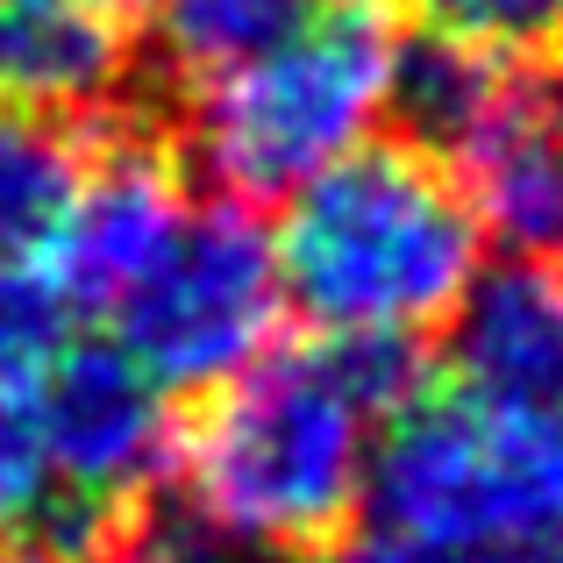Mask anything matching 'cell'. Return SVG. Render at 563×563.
Segmentation results:
<instances>
[{"mask_svg":"<svg viewBox=\"0 0 563 563\" xmlns=\"http://www.w3.org/2000/svg\"><path fill=\"white\" fill-rule=\"evenodd\" d=\"M157 22H151V57L157 65L143 71L151 93L186 100L192 86L221 79V71L250 65V57L278 51L321 0H151Z\"/></svg>","mask_w":563,"mask_h":563,"instance_id":"obj_11","label":"cell"},{"mask_svg":"<svg viewBox=\"0 0 563 563\" xmlns=\"http://www.w3.org/2000/svg\"><path fill=\"white\" fill-rule=\"evenodd\" d=\"M542 563H563V542H556V550H550V556H542Z\"/></svg>","mask_w":563,"mask_h":563,"instance_id":"obj_19","label":"cell"},{"mask_svg":"<svg viewBox=\"0 0 563 563\" xmlns=\"http://www.w3.org/2000/svg\"><path fill=\"white\" fill-rule=\"evenodd\" d=\"M372 399L335 343L264 350L172 421V471L186 507L257 556L314 563L350 536L372 471Z\"/></svg>","mask_w":563,"mask_h":563,"instance_id":"obj_1","label":"cell"},{"mask_svg":"<svg viewBox=\"0 0 563 563\" xmlns=\"http://www.w3.org/2000/svg\"><path fill=\"white\" fill-rule=\"evenodd\" d=\"M478 229L563 272V65H514L499 108L450 172Z\"/></svg>","mask_w":563,"mask_h":563,"instance_id":"obj_9","label":"cell"},{"mask_svg":"<svg viewBox=\"0 0 563 563\" xmlns=\"http://www.w3.org/2000/svg\"><path fill=\"white\" fill-rule=\"evenodd\" d=\"M413 14L499 65H563V0H413Z\"/></svg>","mask_w":563,"mask_h":563,"instance_id":"obj_14","label":"cell"},{"mask_svg":"<svg viewBox=\"0 0 563 563\" xmlns=\"http://www.w3.org/2000/svg\"><path fill=\"white\" fill-rule=\"evenodd\" d=\"M314 563H507L493 550H456V542H421V536H393V528H378V536H357V542H335L329 556Z\"/></svg>","mask_w":563,"mask_h":563,"instance_id":"obj_17","label":"cell"},{"mask_svg":"<svg viewBox=\"0 0 563 563\" xmlns=\"http://www.w3.org/2000/svg\"><path fill=\"white\" fill-rule=\"evenodd\" d=\"M0 563H71V556L43 550V542H0Z\"/></svg>","mask_w":563,"mask_h":563,"instance_id":"obj_18","label":"cell"},{"mask_svg":"<svg viewBox=\"0 0 563 563\" xmlns=\"http://www.w3.org/2000/svg\"><path fill=\"white\" fill-rule=\"evenodd\" d=\"M71 563H264L235 536H221L200 507H186L179 493H136L129 507H114L108 521L86 528V542Z\"/></svg>","mask_w":563,"mask_h":563,"instance_id":"obj_13","label":"cell"},{"mask_svg":"<svg viewBox=\"0 0 563 563\" xmlns=\"http://www.w3.org/2000/svg\"><path fill=\"white\" fill-rule=\"evenodd\" d=\"M143 100L157 93L122 0H0V108L93 129Z\"/></svg>","mask_w":563,"mask_h":563,"instance_id":"obj_8","label":"cell"},{"mask_svg":"<svg viewBox=\"0 0 563 563\" xmlns=\"http://www.w3.org/2000/svg\"><path fill=\"white\" fill-rule=\"evenodd\" d=\"M393 57V0H321L278 51L172 100V143L186 172H207L214 200L272 207L372 136Z\"/></svg>","mask_w":563,"mask_h":563,"instance_id":"obj_3","label":"cell"},{"mask_svg":"<svg viewBox=\"0 0 563 563\" xmlns=\"http://www.w3.org/2000/svg\"><path fill=\"white\" fill-rule=\"evenodd\" d=\"M485 229L464 186L407 143H357L286 207L278 292L329 335H428L478 278Z\"/></svg>","mask_w":563,"mask_h":563,"instance_id":"obj_2","label":"cell"},{"mask_svg":"<svg viewBox=\"0 0 563 563\" xmlns=\"http://www.w3.org/2000/svg\"><path fill=\"white\" fill-rule=\"evenodd\" d=\"M93 129L0 108V257H36L57 235L86 179V157H93Z\"/></svg>","mask_w":563,"mask_h":563,"instance_id":"obj_12","label":"cell"},{"mask_svg":"<svg viewBox=\"0 0 563 563\" xmlns=\"http://www.w3.org/2000/svg\"><path fill=\"white\" fill-rule=\"evenodd\" d=\"M122 8H151V0H122Z\"/></svg>","mask_w":563,"mask_h":563,"instance_id":"obj_20","label":"cell"},{"mask_svg":"<svg viewBox=\"0 0 563 563\" xmlns=\"http://www.w3.org/2000/svg\"><path fill=\"white\" fill-rule=\"evenodd\" d=\"M364 493L393 536L493 556L563 542V407L421 393L385 421Z\"/></svg>","mask_w":563,"mask_h":563,"instance_id":"obj_4","label":"cell"},{"mask_svg":"<svg viewBox=\"0 0 563 563\" xmlns=\"http://www.w3.org/2000/svg\"><path fill=\"white\" fill-rule=\"evenodd\" d=\"M71 335V307L36 257H0V372H43Z\"/></svg>","mask_w":563,"mask_h":563,"instance_id":"obj_16","label":"cell"},{"mask_svg":"<svg viewBox=\"0 0 563 563\" xmlns=\"http://www.w3.org/2000/svg\"><path fill=\"white\" fill-rule=\"evenodd\" d=\"M43 372H0V542L43 528L57 514V478L43 450Z\"/></svg>","mask_w":563,"mask_h":563,"instance_id":"obj_15","label":"cell"},{"mask_svg":"<svg viewBox=\"0 0 563 563\" xmlns=\"http://www.w3.org/2000/svg\"><path fill=\"white\" fill-rule=\"evenodd\" d=\"M36 378L43 450L57 478V550H79L86 528L151 493L172 471V413L165 393L108 343L57 350Z\"/></svg>","mask_w":563,"mask_h":563,"instance_id":"obj_7","label":"cell"},{"mask_svg":"<svg viewBox=\"0 0 563 563\" xmlns=\"http://www.w3.org/2000/svg\"><path fill=\"white\" fill-rule=\"evenodd\" d=\"M278 257L257 229V207L207 200L186 207L165 257L143 272V286L114 307L122 357L157 393H214L243 364H257L278 335Z\"/></svg>","mask_w":563,"mask_h":563,"instance_id":"obj_5","label":"cell"},{"mask_svg":"<svg viewBox=\"0 0 563 563\" xmlns=\"http://www.w3.org/2000/svg\"><path fill=\"white\" fill-rule=\"evenodd\" d=\"M450 364L464 393L499 407H563V272L514 257L456 300Z\"/></svg>","mask_w":563,"mask_h":563,"instance_id":"obj_10","label":"cell"},{"mask_svg":"<svg viewBox=\"0 0 563 563\" xmlns=\"http://www.w3.org/2000/svg\"><path fill=\"white\" fill-rule=\"evenodd\" d=\"M186 157L172 143V108L143 100L93 129V157L51 235V264L71 314H114L143 286L186 221Z\"/></svg>","mask_w":563,"mask_h":563,"instance_id":"obj_6","label":"cell"}]
</instances>
